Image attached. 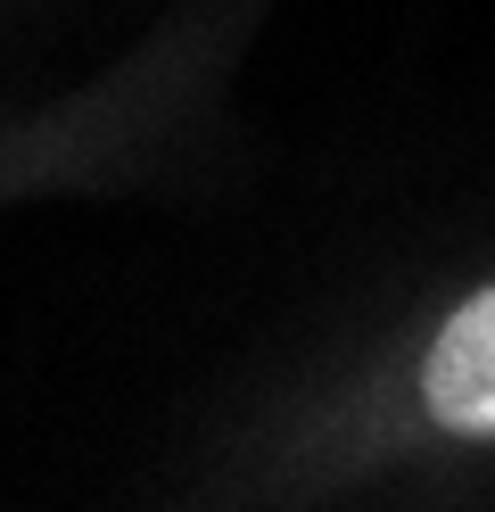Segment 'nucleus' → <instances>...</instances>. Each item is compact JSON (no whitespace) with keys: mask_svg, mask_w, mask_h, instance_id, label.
Listing matches in <instances>:
<instances>
[{"mask_svg":"<svg viewBox=\"0 0 495 512\" xmlns=\"http://www.w3.org/2000/svg\"><path fill=\"white\" fill-rule=\"evenodd\" d=\"M421 397L454 438H495V290L446 314V331L421 364Z\"/></svg>","mask_w":495,"mask_h":512,"instance_id":"nucleus-1","label":"nucleus"}]
</instances>
